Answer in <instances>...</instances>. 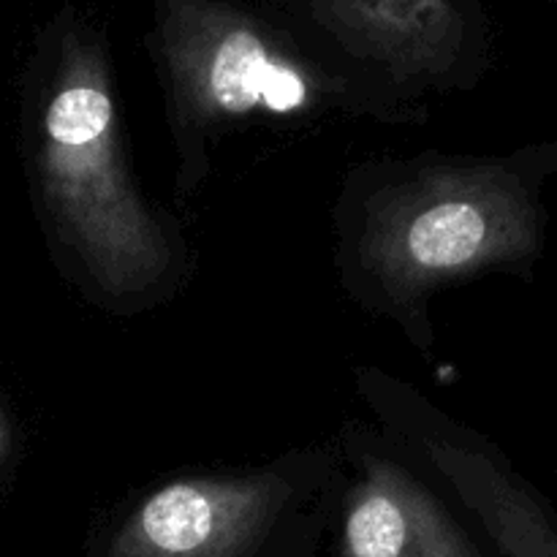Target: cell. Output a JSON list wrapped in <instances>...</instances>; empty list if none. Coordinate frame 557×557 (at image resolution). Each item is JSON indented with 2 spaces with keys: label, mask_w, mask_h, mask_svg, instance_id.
Wrapping results in <instances>:
<instances>
[{
  "label": "cell",
  "mask_w": 557,
  "mask_h": 557,
  "mask_svg": "<svg viewBox=\"0 0 557 557\" xmlns=\"http://www.w3.org/2000/svg\"><path fill=\"white\" fill-rule=\"evenodd\" d=\"M158 44L174 101L188 123L294 114L319 96V79L270 27L218 0H161Z\"/></svg>",
  "instance_id": "3"
},
{
  "label": "cell",
  "mask_w": 557,
  "mask_h": 557,
  "mask_svg": "<svg viewBox=\"0 0 557 557\" xmlns=\"http://www.w3.org/2000/svg\"><path fill=\"white\" fill-rule=\"evenodd\" d=\"M430 455L504 557H557L553 517L498 462L457 444H433Z\"/></svg>",
  "instance_id": "7"
},
{
  "label": "cell",
  "mask_w": 557,
  "mask_h": 557,
  "mask_svg": "<svg viewBox=\"0 0 557 557\" xmlns=\"http://www.w3.org/2000/svg\"><path fill=\"white\" fill-rule=\"evenodd\" d=\"M313 14L348 52L397 79L444 74L466 38L455 0H313Z\"/></svg>",
  "instance_id": "6"
},
{
  "label": "cell",
  "mask_w": 557,
  "mask_h": 557,
  "mask_svg": "<svg viewBox=\"0 0 557 557\" xmlns=\"http://www.w3.org/2000/svg\"><path fill=\"white\" fill-rule=\"evenodd\" d=\"M44 134L49 188L96 281L117 297L156 286L172 248L131 183L109 69L96 44L71 47Z\"/></svg>",
  "instance_id": "1"
},
{
  "label": "cell",
  "mask_w": 557,
  "mask_h": 557,
  "mask_svg": "<svg viewBox=\"0 0 557 557\" xmlns=\"http://www.w3.org/2000/svg\"><path fill=\"white\" fill-rule=\"evenodd\" d=\"M341 557H484L411 473L370 460L343 517Z\"/></svg>",
  "instance_id": "5"
},
{
  "label": "cell",
  "mask_w": 557,
  "mask_h": 557,
  "mask_svg": "<svg viewBox=\"0 0 557 557\" xmlns=\"http://www.w3.org/2000/svg\"><path fill=\"white\" fill-rule=\"evenodd\" d=\"M536 250V201L500 166L433 169L384 190L362 237L364 264L403 299Z\"/></svg>",
  "instance_id": "2"
},
{
  "label": "cell",
  "mask_w": 557,
  "mask_h": 557,
  "mask_svg": "<svg viewBox=\"0 0 557 557\" xmlns=\"http://www.w3.org/2000/svg\"><path fill=\"white\" fill-rule=\"evenodd\" d=\"M292 498L277 473L180 479L123 522L109 557H243Z\"/></svg>",
  "instance_id": "4"
}]
</instances>
